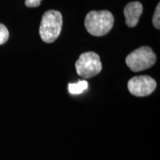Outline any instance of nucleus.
I'll return each instance as SVG.
<instances>
[{"mask_svg":"<svg viewBox=\"0 0 160 160\" xmlns=\"http://www.w3.org/2000/svg\"><path fill=\"white\" fill-rule=\"evenodd\" d=\"M88 83L85 80H80L78 83H70L68 91L71 94H80L88 88Z\"/></svg>","mask_w":160,"mask_h":160,"instance_id":"7","label":"nucleus"},{"mask_svg":"<svg viewBox=\"0 0 160 160\" xmlns=\"http://www.w3.org/2000/svg\"><path fill=\"white\" fill-rule=\"evenodd\" d=\"M143 11L142 5L139 2L128 3L124 9L125 23L130 28H134L139 22L140 16Z\"/></svg>","mask_w":160,"mask_h":160,"instance_id":"6","label":"nucleus"},{"mask_svg":"<svg viewBox=\"0 0 160 160\" xmlns=\"http://www.w3.org/2000/svg\"><path fill=\"white\" fill-rule=\"evenodd\" d=\"M156 61L157 56L151 48L147 46H143L132 51L125 59L126 65L133 72L148 69L154 65Z\"/></svg>","mask_w":160,"mask_h":160,"instance_id":"3","label":"nucleus"},{"mask_svg":"<svg viewBox=\"0 0 160 160\" xmlns=\"http://www.w3.org/2000/svg\"><path fill=\"white\" fill-rule=\"evenodd\" d=\"M76 70L78 75L84 79H90L100 73L102 68L99 56L94 52H86L79 56L76 62Z\"/></svg>","mask_w":160,"mask_h":160,"instance_id":"4","label":"nucleus"},{"mask_svg":"<svg viewBox=\"0 0 160 160\" xmlns=\"http://www.w3.org/2000/svg\"><path fill=\"white\" fill-rule=\"evenodd\" d=\"M153 25L155 28L159 30L160 28V5L158 4L156 8L153 17Z\"/></svg>","mask_w":160,"mask_h":160,"instance_id":"9","label":"nucleus"},{"mask_svg":"<svg viewBox=\"0 0 160 160\" xmlns=\"http://www.w3.org/2000/svg\"><path fill=\"white\" fill-rule=\"evenodd\" d=\"M157 88V82L149 76H137L128 81V88L132 95L147 97L151 94Z\"/></svg>","mask_w":160,"mask_h":160,"instance_id":"5","label":"nucleus"},{"mask_svg":"<svg viewBox=\"0 0 160 160\" xmlns=\"http://www.w3.org/2000/svg\"><path fill=\"white\" fill-rule=\"evenodd\" d=\"M62 27V16L59 11L50 10L42 18L39 28L41 39L46 43H52L59 37Z\"/></svg>","mask_w":160,"mask_h":160,"instance_id":"2","label":"nucleus"},{"mask_svg":"<svg viewBox=\"0 0 160 160\" xmlns=\"http://www.w3.org/2000/svg\"><path fill=\"white\" fill-rule=\"evenodd\" d=\"M9 38V32L3 24L0 23V45H3Z\"/></svg>","mask_w":160,"mask_h":160,"instance_id":"8","label":"nucleus"},{"mask_svg":"<svg viewBox=\"0 0 160 160\" xmlns=\"http://www.w3.org/2000/svg\"><path fill=\"white\" fill-rule=\"evenodd\" d=\"M42 0H25V5L28 8H36L40 5Z\"/></svg>","mask_w":160,"mask_h":160,"instance_id":"10","label":"nucleus"},{"mask_svg":"<svg viewBox=\"0 0 160 160\" xmlns=\"http://www.w3.org/2000/svg\"><path fill=\"white\" fill-rule=\"evenodd\" d=\"M114 23V17L108 11H92L85 17V26L90 34L102 37L108 33Z\"/></svg>","mask_w":160,"mask_h":160,"instance_id":"1","label":"nucleus"}]
</instances>
